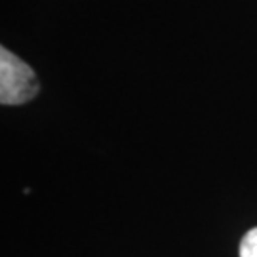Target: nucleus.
Wrapping results in <instances>:
<instances>
[{
  "label": "nucleus",
  "instance_id": "f03ea898",
  "mask_svg": "<svg viewBox=\"0 0 257 257\" xmlns=\"http://www.w3.org/2000/svg\"><path fill=\"white\" fill-rule=\"evenodd\" d=\"M240 257H257V227L244 234L240 242Z\"/></svg>",
  "mask_w": 257,
  "mask_h": 257
},
{
  "label": "nucleus",
  "instance_id": "f257e3e1",
  "mask_svg": "<svg viewBox=\"0 0 257 257\" xmlns=\"http://www.w3.org/2000/svg\"><path fill=\"white\" fill-rule=\"evenodd\" d=\"M38 78L23 59L0 48V101L2 105H23L38 93Z\"/></svg>",
  "mask_w": 257,
  "mask_h": 257
}]
</instances>
